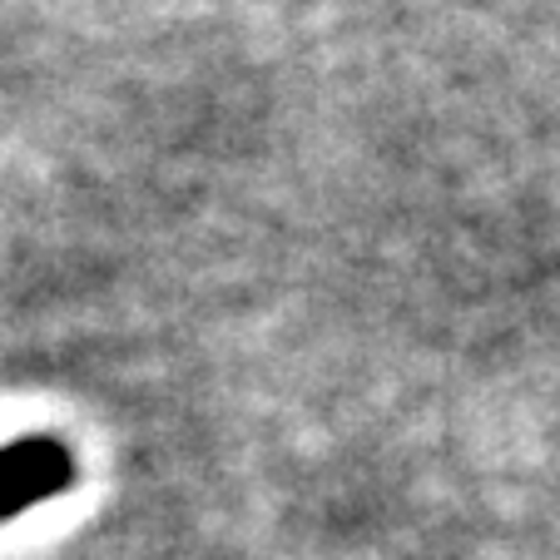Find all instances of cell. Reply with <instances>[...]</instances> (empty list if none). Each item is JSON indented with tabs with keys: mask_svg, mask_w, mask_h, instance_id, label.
<instances>
[{
	"mask_svg": "<svg viewBox=\"0 0 560 560\" xmlns=\"http://www.w3.org/2000/svg\"><path fill=\"white\" fill-rule=\"evenodd\" d=\"M65 481H70V456L55 452V446L21 442L11 452H0V521L35 506L50 491H60Z\"/></svg>",
	"mask_w": 560,
	"mask_h": 560,
	"instance_id": "1",
	"label": "cell"
}]
</instances>
